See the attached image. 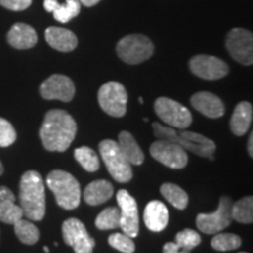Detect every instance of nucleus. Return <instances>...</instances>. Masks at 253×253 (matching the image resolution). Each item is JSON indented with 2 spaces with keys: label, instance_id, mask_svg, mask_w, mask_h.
Masks as SVG:
<instances>
[{
  "label": "nucleus",
  "instance_id": "9",
  "mask_svg": "<svg viewBox=\"0 0 253 253\" xmlns=\"http://www.w3.org/2000/svg\"><path fill=\"white\" fill-rule=\"evenodd\" d=\"M232 201L227 196H221L219 198L218 209L212 213H199L196 218V225L198 230L207 235H216L220 231L225 230L232 223L231 208Z\"/></svg>",
  "mask_w": 253,
  "mask_h": 253
},
{
  "label": "nucleus",
  "instance_id": "33",
  "mask_svg": "<svg viewBox=\"0 0 253 253\" xmlns=\"http://www.w3.org/2000/svg\"><path fill=\"white\" fill-rule=\"evenodd\" d=\"M17 140L14 126L7 120L0 118V147L6 148L12 145Z\"/></svg>",
  "mask_w": 253,
  "mask_h": 253
},
{
  "label": "nucleus",
  "instance_id": "5",
  "mask_svg": "<svg viewBox=\"0 0 253 253\" xmlns=\"http://www.w3.org/2000/svg\"><path fill=\"white\" fill-rule=\"evenodd\" d=\"M116 53L123 62L138 65L153 56L154 45L149 38L143 34H129L119 41Z\"/></svg>",
  "mask_w": 253,
  "mask_h": 253
},
{
  "label": "nucleus",
  "instance_id": "31",
  "mask_svg": "<svg viewBox=\"0 0 253 253\" xmlns=\"http://www.w3.org/2000/svg\"><path fill=\"white\" fill-rule=\"evenodd\" d=\"M201 242L202 238L197 231L192 229H185L177 233L175 243L181 246V248L188 250V251H191L196 246L201 244Z\"/></svg>",
  "mask_w": 253,
  "mask_h": 253
},
{
  "label": "nucleus",
  "instance_id": "26",
  "mask_svg": "<svg viewBox=\"0 0 253 253\" xmlns=\"http://www.w3.org/2000/svg\"><path fill=\"white\" fill-rule=\"evenodd\" d=\"M14 232L17 235L18 239L20 240L23 244L26 245H34L40 238V232L38 227L32 223L31 220L26 219H19L13 224Z\"/></svg>",
  "mask_w": 253,
  "mask_h": 253
},
{
  "label": "nucleus",
  "instance_id": "6",
  "mask_svg": "<svg viewBox=\"0 0 253 253\" xmlns=\"http://www.w3.org/2000/svg\"><path fill=\"white\" fill-rule=\"evenodd\" d=\"M99 151L110 175L120 183H128L132 178L131 164L120 149L118 142L103 140L99 144Z\"/></svg>",
  "mask_w": 253,
  "mask_h": 253
},
{
  "label": "nucleus",
  "instance_id": "20",
  "mask_svg": "<svg viewBox=\"0 0 253 253\" xmlns=\"http://www.w3.org/2000/svg\"><path fill=\"white\" fill-rule=\"evenodd\" d=\"M24 217L23 209L15 204V196L7 186H0V221L14 224Z\"/></svg>",
  "mask_w": 253,
  "mask_h": 253
},
{
  "label": "nucleus",
  "instance_id": "37",
  "mask_svg": "<svg viewBox=\"0 0 253 253\" xmlns=\"http://www.w3.org/2000/svg\"><path fill=\"white\" fill-rule=\"evenodd\" d=\"M248 151L250 157H253V134L251 132L249 137V142H248Z\"/></svg>",
  "mask_w": 253,
  "mask_h": 253
},
{
  "label": "nucleus",
  "instance_id": "24",
  "mask_svg": "<svg viewBox=\"0 0 253 253\" xmlns=\"http://www.w3.org/2000/svg\"><path fill=\"white\" fill-rule=\"evenodd\" d=\"M119 147L128 162L134 166H141L144 161V154L137 142L129 131H121L119 135Z\"/></svg>",
  "mask_w": 253,
  "mask_h": 253
},
{
  "label": "nucleus",
  "instance_id": "3",
  "mask_svg": "<svg viewBox=\"0 0 253 253\" xmlns=\"http://www.w3.org/2000/svg\"><path fill=\"white\" fill-rule=\"evenodd\" d=\"M151 126H153L154 135L157 140L173 142L190 153H194L201 157L214 160L213 153L216 151V144L212 140L205 137L204 135L194 131H186L185 129L176 130L175 128L163 126L158 122H154Z\"/></svg>",
  "mask_w": 253,
  "mask_h": 253
},
{
  "label": "nucleus",
  "instance_id": "11",
  "mask_svg": "<svg viewBox=\"0 0 253 253\" xmlns=\"http://www.w3.org/2000/svg\"><path fill=\"white\" fill-rule=\"evenodd\" d=\"M63 242L75 253H93L95 240L87 232L86 226L78 218H69L62 224Z\"/></svg>",
  "mask_w": 253,
  "mask_h": 253
},
{
  "label": "nucleus",
  "instance_id": "10",
  "mask_svg": "<svg viewBox=\"0 0 253 253\" xmlns=\"http://www.w3.org/2000/svg\"><path fill=\"white\" fill-rule=\"evenodd\" d=\"M227 52L233 60L244 66L253 63V34L245 28H232L226 36Z\"/></svg>",
  "mask_w": 253,
  "mask_h": 253
},
{
  "label": "nucleus",
  "instance_id": "32",
  "mask_svg": "<svg viewBox=\"0 0 253 253\" xmlns=\"http://www.w3.org/2000/svg\"><path fill=\"white\" fill-rule=\"evenodd\" d=\"M108 243L112 248L116 249L120 252L134 253L135 251L134 240L129 236L125 235V233H113V235L109 236Z\"/></svg>",
  "mask_w": 253,
  "mask_h": 253
},
{
  "label": "nucleus",
  "instance_id": "41",
  "mask_svg": "<svg viewBox=\"0 0 253 253\" xmlns=\"http://www.w3.org/2000/svg\"><path fill=\"white\" fill-rule=\"evenodd\" d=\"M239 253H248V252H239Z\"/></svg>",
  "mask_w": 253,
  "mask_h": 253
},
{
  "label": "nucleus",
  "instance_id": "28",
  "mask_svg": "<svg viewBox=\"0 0 253 253\" xmlns=\"http://www.w3.org/2000/svg\"><path fill=\"white\" fill-rule=\"evenodd\" d=\"M74 157L78 163L88 172H95L99 170V156L89 147H80L74 150Z\"/></svg>",
  "mask_w": 253,
  "mask_h": 253
},
{
  "label": "nucleus",
  "instance_id": "18",
  "mask_svg": "<svg viewBox=\"0 0 253 253\" xmlns=\"http://www.w3.org/2000/svg\"><path fill=\"white\" fill-rule=\"evenodd\" d=\"M7 41L15 49H30L37 45L38 34L30 25L17 23L8 31Z\"/></svg>",
  "mask_w": 253,
  "mask_h": 253
},
{
  "label": "nucleus",
  "instance_id": "19",
  "mask_svg": "<svg viewBox=\"0 0 253 253\" xmlns=\"http://www.w3.org/2000/svg\"><path fill=\"white\" fill-rule=\"evenodd\" d=\"M169 221V211L160 201H151L144 209V224L153 232H161Z\"/></svg>",
  "mask_w": 253,
  "mask_h": 253
},
{
  "label": "nucleus",
  "instance_id": "16",
  "mask_svg": "<svg viewBox=\"0 0 253 253\" xmlns=\"http://www.w3.org/2000/svg\"><path fill=\"white\" fill-rule=\"evenodd\" d=\"M192 107L209 119H219L225 113L223 101L209 91H198L190 99Z\"/></svg>",
  "mask_w": 253,
  "mask_h": 253
},
{
  "label": "nucleus",
  "instance_id": "29",
  "mask_svg": "<svg viewBox=\"0 0 253 253\" xmlns=\"http://www.w3.org/2000/svg\"><path fill=\"white\" fill-rule=\"evenodd\" d=\"M95 226L99 230H113L120 227V209L115 207L106 208L97 214Z\"/></svg>",
  "mask_w": 253,
  "mask_h": 253
},
{
  "label": "nucleus",
  "instance_id": "30",
  "mask_svg": "<svg viewBox=\"0 0 253 253\" xmlns=\"http://www.w3.org/2000/svg\"><path fill=\"white\" fill-rule=\"evenodd\" d=\"M242 245V239L239 236L235 235V233H216L211 240V246L216 251L225 252V251H232V250L238 249Z\"/></svg>",
  "mask_w": 253,
  "mask_h": 253
},
{
  "label": "nucleus",
  "instance_id": "39",
  "mask_svg": "<svg viewBox=\"0 0 253 253\" xmlns=\"http://www.w3.org/2000/svg\"><path fill=\"white\" fill-rule=\"evenodd\" d=\"M43 250H45V252H46V253H48V252H49V249L47 248V246H43Z\"/></svg>",
  "mask_w": 253,
  "mask_h": 253
},
{
  "label": "nucleus",
  "instance_id": "35",
  "mask_svg": "<svg viewBox=\"0 0 253 253\" xmlns=\"http://www.w3.org/2000/svg\"><path fill=\"white\" fill-rule=\"evenodd\" d=\"M163 253H190V251L181 248V246L176 244V243L169 242L167 243V244H164Z\"/></svg>",
  "mask_w": 253,
  "mask_h": 253
},
{
  "label": "nucleus",
  "instance_id": "40",
  "mask_svg": "<svg viewBox=\"0 0 253 253\" xmlns=\"http://www.w3.org/2000/svg\"><path fill=\"white\" fill-rule=\"evenodd\" d=\"M138 101H140V103H143V99H142V97H140V99H138Z\"/></svg>",
  "mask_w": 253,
  "mask_h": 253
},
{
  "label": "nucleus",
  "instance_id": "34",
  "mask_svg": "<svg viewBox=\"0 0 253 253\" xmlns=\"http://www.w3.org/2000/svg\"><path fill=\"white\" fill-rule=\"evenodd\" d=\"M31 4L32 0H0V5L11 11H24L30 7Z\"/></svg>",
  "mask_w": 253,
  "mask_h": 253
},
{
  "label": "nucleus",
  "instance_id": "17",
  "mask_svg": "<svg viewBox=\"0 0 253 253\" xmlns=\"http://www.w3.org/2000/svg\"><path fill=\"white\" fill-rule=\"evenodd\" d=\"M47 43L53 49L62 53H68L78 47V38L74 32L67 28L50 26L45 32Z\"/></svg>",
  "mask_w": 253,
  "mask_h": 253
},
{
  "label": "nucleus",
  "instance_id": "21",
  "mask_svg": "<svg viewBox=\"0 0 253 253\" xmlns=\"http://www.w3.org/2000/svg\"><path fill=\"white\" fill-rule=\"evenodd\" d=\"M43 7L47 12L53 13L56 21L66 24L79 15L81 11L80 0H66V4H59L58 0H45Z\"/></svg>",
  "mask_w": 253,
  "mask_h": 253
},
{
  "label": "nucleus",
  "instance_id": "2",
  "mask_svg": "<svg viewBox=\"0 0 253 253\" xmlns=\"http://www.w3.org/2000/svg\"><path fill=\"white\" fill-rule=\"evenodd\" d=\"M19 202L24 216L30 220H42L46 213L45 183L36 170H28L21 176Z\"/></svg>",
  "mask_w": 253,
  "mask_h": 253
},
{
  "label": "nucleus",
  "instance_id": "27",
  "mask_svg": "<svg viewBox=\"0 0 253 253\" xmlns=\"http://www.w3.org/2000/svg\"><path fill=\"white\" fill-rule=\"evenodd\" d=\"M231 216L232 219L242 224H251L253 221V198L248 196L239 199L231 208Z\"/></svg>",
  "mask_w": 253,
  "mask_h": 253
},
{
  "label": "nucleus",
  "instance_id": "7",
  "mask_svg": "<svg viewBox=\"0 0 253 253\" xmlns=\"http://www.w3.org/2000/svg\"><path fill=\"white\" fill-rule=\"evenodd\" d=\"M97 101L102 110L113 118H122L126 113L128 94L120 82L109 81L101 86L97 93Z\"/></svg>",
  "mask_w": 253,
  "mask_h": 253
},
{
  "label": "nucleus",
  "instance_id": "8",
  "mask_svg": "<svg viewBox=\"0 0 253 253\" xmlns=\"http://www.w3.org/2000/svg\"><path fill=\"white\" fill-rule=\"evenodd\" d=\"M154 109L161 121L171 128L186 129L192 123V115L190 110L169 97H158L154 103Z\"/></svg>",
  "mask_w": 253,
  "mask_h": 253
},
{
  "label": "nucleus",
  "instance_id": "22",
  "mask_svg": "<svg viewBox=\"0 0 253 253\" xmlns=\"http://www.w3.org/2000/svg\"><path fill=\"white\" fill-rule=\"evenodd\" d=\"M114 195V186L109 181L106 179H97L93 181L86 186L84 192V202L88 205L95 207L108 202Z\"/></svg>",
  "mask_w": 253,
  "mask_h": 253
},
{
  "label": "nucleus",
  "instance_id": "12",
  "mask_svg": "<svg viewBox=\"0 0 253 253\" xmlns=\"http://www.w3.org/2000/svg\"><path fill=\"white\" fill-rule=\"evenodd\" d=\"M150 155L157 162L171 169H183L188 164L186 150L181 145L166 140H157L150 145Z\"/></svg>",
  "mask_w": 253,
  "mask_h": 253
},
{
  "label": "nucleus",
  "instance_id": "38",
  "mask_svg": "<svg viewBox=\"0 0 253 253\" xmlns=\"http://www.w3.org/2000/svg\"><path fill=\"white\" fill-rule=\"evenodd\" d=\"M2 173H4V166H2L1 161H0V176H1Z\"/></svg>",
  "mask_w": 253,
  "mask_h": 253
},
{
  "label": "nucleus",
  "instance_id": "23",
  "mask_svg": "<svg viewBox=\"0 0 253 253\" xmlns=\"http://www.w3.org/2000/svg\"><path fill=\"white\" fill-rule=\"evenodd\" d=\"M253 108L250 102H240L236 106L230 120L231 131L236 136H243L249 131L252 123Z\"/></svg>",
  "mask_w": 253,
  "mask_h": 253
},
{
  "label": "nucleus",
  "instance_id": "1",
  "mask_svg": "<svg viewBox=\"0 0 253 253\" xmlns=\"http://www.w3.org/2000/svg\"><path fill=\"white\" fill-rule=\"evenodd\" d=\"M77 130V122L72 115L66 110L52 109L45 115L39 136L46 150L63 153L74 141Z\"/></svg>",
  "mask_w": 253,
  "mask_h": 253
},
{
  "label": "nucleus",
  "instance_id": "36",
  "mask_svg": "<svg viewBox=\"0 0 253 253\" xmlns=\"http://www.w3.org/2000/svg\"><path fill=\"white\" fill-rule=\"evenodd\" d=\"M101 0H80V2L82 5L87 6V7H93L96 4H99Z\"/></svg>",
  "mask_w": 253,
  "mask_h": 253
},
{
  "label": "nucleus",
  "instance_id": "4",
  "mask_svg": "<svg viewBox=\"0 0 253 253\" xmlns=\"http://www.w3.org/2000/svg\"><path fill=\"white\" fill-rule=\"evenodd\" d=\"M46 183L54 194L59 207L65 210H74L80 205V183L72 173L63 170H53L47 176Z\"/></svg>",
  "mask_w": 253,
  "mask_h": 253
},
{
  "label": "nucleus",
  "instance_id": "13",
  "mask_svg": "<svg viewBox=\"0 0 253 253\" xmlns=\"http://www.w3.org/2000/svg\"><path fill=\"white\" fill-rule=\"evenodd\" d=\"M118 204L120 207V227L123 233L130 238H135L140 230L138 221V209L136 199L125 189H121L116 195Z\"/></svg>",
  "mask_w": 253,
  "mask_h": 253
},
{
  "label": "nucleus",
  "instance_id": "14",
  "mask_svg": "<svg viewBox=\"0 0 253 253\" xmlns=\"http://www.w3.org/2000/svg\"><path fill=\"white\" fill-rule=\"evenodd\" d=\"M190 71L203 80H219L229 74V66L225 61L212 55H196L189 62Z\"/></svg>",
  "mask_w": 253,
  "mask_h": 253
},
{
  "label": "nucleus",
  "instance_id": "15",
  "mask_svg": "<svg viewBox=\"0 0 253 253\" xmlns=\"http://www.w3.org/2000/svg\"><path fill=\"white\" fill-rule=\"evenodd\" d=\"M40 95L45 100H59L71 102L75 95V84L71 78L53 74L40 84Z\"/></svg>",
  "mask_w": 253,
  "mask_h": 253
},
{
  "label": "nucleus",
  "instance_id": "25",
  "mask_svg": "<svg viewBox=\"0 0 253 253\" xmlns=\"http://www.w3.org/2000/svg\"><path fill=\"white\" fill-rule=\"evenodd\" d=\"M161 194L164 198L178 210H184L188 207L189 196L181 186L173 183H164L161 185Z\"/></svg>",
  "mask_w": 253,
  "mask_h": 253
}]
</instances>
